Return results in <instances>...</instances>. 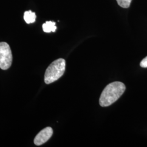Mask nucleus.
I'll use <instances>...</instances> for the list:
<instances>
[{"label": "nucleus", "mask_w": 147, "mask_h": 147, "mask_svg": "<svg viewBox=\"0 0 147 147\" xmlns=\"http://www.w3.org/2000/svg\"><path fill=\"white\" fill-rule=\"evenodd\" d=\"M125 89V84L121 82L116 81L108 84L100 95V106L107 107L112 105L123 94Z\"/></svg>", "instance_id": "obj_1"}, {"label": "nucleus", "mask_w": 147, "mask_h": 147, "mask_svg": "<svg viewBox=\"0 0 147 147\" xmlns=\"http://www.w3.org/2000/svg\"><path fill=\"white\" fill-rule=\"evenodd\" d=\"M24 19L28 24L33 23L36 21V15L35 13L32 12L31 11H26L24 13Z\"/></svg>", "instance_id": "obj_6"}, {"label": "nucleus", "mask_w": 147, "mask_h": 147, "mask_svg": "<svg viewBox=\"0 0 147 147\" xmlns=\"http://www.w3.org/2000/svg\"><path fill=\"white\" fill-rule=\"evenodd\" d=\"M140 65L142 68H147V56L141 62Z\"/></svg>", "instance_id": "obj_8"}, {"label": "nucleus", "mask_w": 147, "mask_h": 147, "mask_svg": "<svg viewBox=\"0 0 147 147\" xmlns=\"http://www.w3.org/2000/svg\"><path fill=\"white\" fill-rule=\"evenodd\" d=\"M43 31L46 33H50L51 32H55L57 29L56 23L53 21H47L42 25Z\"/></svg>", "instance_id": "obj_5"}, {"label": "nucleus", "mask_w": 147, "mask_h": 147, "mask_svg": "<svg viewBox=\"0 0 147 147\" xmlns=\"http://www.w3.org/2000/svg\"><path fill=\"white\" fill-rule=\"evenodd\" d=\"M65 70V61L63 58L55 60L46 70L44 81L46 84H50L63 76Z\"/></svg>", "instance_id": "obj_2"}, {"label": "nucleus", "mask_w": 147, "mask_h": 147, "mask_svg": "<svg viewBox=\"0 0 147 147\" xmlns=\"http://www.w3.org/2000/svg\"><path fill=\"white\" fill-rule=\"evenodd\" d=\"M118 5L123 8H128L132 0H116Z\"/></svg>", "instance_id": "obj_7"}, {"label": "nucleus", "mask_w": 147, "mask_h": 147, "mask_svg": "<svg viewBox=\"0 0 147 147\" xmlns=\"http://www.w3.org/2000/svg\"><path fill=\"white\" fill-rule=\"evenodd\" d=\"M53 134V129L47 127L39 132L34 139V143L36 146H41L46 143L51 137Z\"/></svg>", "instance_id": "obj_4"}, {"label": "nucleus", "mask_w": 147, "mask_h": 147, "mask_svg": "<svg viewBox=\"0 0 147 147\" xmlns=\"http://www.w3.org/2000/svg\"><path fill=\"white\" fill-rule=\"evenodd\" d=\"M13 56L11 47L5 42H0V68L7 70L11 67Z\"/></svg>", "instance_id": "obj_3"}]
</instances>
